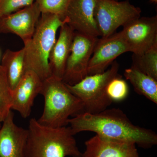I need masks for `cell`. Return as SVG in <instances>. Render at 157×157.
<instances>
[{
  "label": "cell",
  "instance_id": "7a4b0ae2",
  "mask_svg": "<svg viewBox=\"0 0 157 157\" xmlns=\"http://www.w3.org/2000/svg\"><path fill=\"white\" fill-rule=\"evenodd\" d=\"M28 130L25 157H81L70 127L45 126L32 118Z\"/></svg>",
  "mask_w": 157,
  "mask_h": 157
},
{
  "label": "cell",
  "instance_id": "8fae6325",
  "mask_svg": "<svg viewBox=\"0 0 157 157\" xmlns=\"http://www.w3.org/2000/svg\"><path fill=\"white\" fill-rule=\"evenodd\" d=\"M95 7L96 0H71L63 21L75 32L98 38Z\"/></svg>",
  "mask_w": 157,
  "mask_h": 157
},
{
  "label": "cell",
  "instance_id": "6da1fadb",
  "mask_svg": "<svg viewBox=\"0 0 157 157\" xmlns=\"http://www.w3.org/2000/svg\"><path fill=\"white\" fill-rule=\"evenodd\" d=\"M68 125L74 135L93 132L109 140L135 144L144 148L157 144L155 132L134 124L119 108H107L96 113H81L69 119Z\"/></svg>",
  "mask_w": 157,
  "mask_h": 157
},
{
  "label": "cell",
  "instance_id": "52a82bcc",
  "mask_svg": "<svg viewBox=\"0 0 157 157\" xmlns=\"http://www.w3.org/2000/svg\"><path fill=\"white\" fill-rule=\"evenodd\" d=\"M98 38L75 32L63 81L76 84L88 76V67Z\"/></svg>",
  "mask_w": 157,
  "mask_h": 157
},
{
  "label": "cell",
  "instance_id": "5b68a950",
  "mask_svg": "<svg viewBox=\"0 0 157 157\" xmlns=\"http://www.w3.org/2000/svg\"><path fill=\"white\" fill-rule=\"evenodd\" d=\"M119 65L117 61L103 73L88 75L76 84H66L71 93L83 104L84 112L100 113L107 109L112 104L106 93L109 81L118 76Z\"/></svg>",
  "mask_w": 157,
  "mask_h": 157
},
{
  "label": "cell",
  "instance_id": "d4e9b609",
  "mask_svg": "<svg viewBox=\"0 0 157 157\" xmlns=\"http://www.w3.org/2000/svg\"><path fill=\"white\" fill-rule=\"evenodd\" d=\"M0 57H1V51H0Z\"/></svg>",
  "mask_w": 157,
  "mask_h": 157
},
{
  "label": "cell",
  "instance_id": "4fadbf2b",
  "mask_svg": "<svg viewBox=\"0 0 157 157\" xmlns=\"http://www.w3.org/2000/svg\"><path fill=\"white\" fill-rule=\"evenodd\" d=\"M0 128V157H25L28 130L14 122L10 111Z\"/></svg>",
  "mask_w": 157,
  "mask_h": 157
},
{
  "label": "cell",
  "instance_id": "603a6c76",
  "mask_svg": "<svg viewBox=\"0 0 157 157\" xmlns=\"http://www.w3.org/2000/svg\"><path fill=\"white\" fill-rule=\"evenodd\" d=\"M150 1L152 3H154L155 4H157V0H150Z\"/></svg>",
  "mask_w": 157,
  "mask_h": 157
},
{
  "label": "cell",
  "instance_id": "3957f363",
  "mask_svg": "<svg viewBox=\"0 0 157 157\" xmlns=\"http://www.w3.org/2000/svg\"><path fill=\"white\" fill-rule=\"evenodd\" d=\"M40 94L44 97V110L38 122L45 126H67L71 116L84 112L82 102L71 93L63 80L51 76L42 81Z\"/></svg>",
  "mask_w": 157,
  "mask_h": 157
},
{
  "label": "cell",
  "instance_id": "5bb4252c",
  "mask_svg": "<svg viewBox=\"0 0 157 157\" xmlns=\"http://www.w3.org/2000/svg\"><path fill=\"white\" fill-rule=\"evenodd\" d=\"M81 157H140L135 144L109 140L96 135L85 143Z\"/></svg>",
  "mask_w": 157,
  "mask_h": 157
},
{
  "label": "cell",
  "instance_id": "484cf974",
  "mask_svg": "<svg viewBox=\"0 0 157 157\" xmlns=\"http://www.w3.org/2000/svg\"><path fill=\"white\" fill-rule=\"evenodd\" d=\"M115 1H118V0H115Z\"/></svg>",
  "mask_w": 157,
  "mask_h": 157
},
{
  "label": "cell",
  "instance_id": "cb8c5ba5",
  "mask_svg": "<svg viewBox=\"0 0 157 157\" xmlns=\"http://www.w3.org/2000/svg\"><path fill=\"white\" fill-rule=\"evenodd\" d=\"M1 126H2V124H1V123H0V128H1Z\"/></svg>",
  "mask_w": 157,
  "mask_h": 157
},
{
  "label": "cell",
  "instance_id": "30bf717a",
  "mask_svg": "<svg viewBox=\"0 0 157 157\" xmlns=\"http://www.w3.org/2000/svg\"><path fill=\"white\" fill-rule=\"evenodd\" d=\"M41 12L35 2L0 19V34L11 33L20 38L24 43L33 37Z\"/></svg>",
  "mask_w": 157,
  "mask_h": 157
},
{
  "label": "cell",
  "instance_id": "7c38bea8",
  "mask_svg": "<svg viewBox=\"0 0 157 157\" xmlns=\"http://www.w3.org/2000/svg\"><path fill=\"white\" fill-rule=\"evenodd\" d=\"M42 80L33 71L27 70L12 90L11 109L24 118L30 115L34 100L40 94Z\"/></svg>",
  "mask_w": 157,
  "mask_h": 157
},
{
  "label": "cell",
  "instance_id": "2e32d148",
  "mask_svg": "<svg viewBox=\"0 0 157 157\" xmlns=\"http://www.w3.org/2000/svg\"><path fill=\"white\" fill-rule=\"evenodd\" d=\"M124 76L139 94L157 104V80L141 72L134 66L126 69Z\"/></svg>",
  "mask_w": 157,
  "mask_h": 157
},
{
  "label": "cell",
  "instance_id": "44dd1931",
  "mask_svg": "<svg viewBox=\"0 0 157 157\" xmlns=\"http://www.w3.org/2000/svg\"><path fill=\"white\" fill-rule=\"evenodd\" d=\"M128 92L129 88L126 82L119 75L109 81L106 88L107 95L112 102L123 101L127 98Z\"/></svg>",
  "mask_w": 157,
  "mask_h": 157
},
{
  "label": "cell",
  "instance_id": "9a60e30c",
  "mask_svg": "<svg viewBox=\"0 0 157 157\" xmlns=\"http://www.w3.org/2000/svg\"><path fill=\"white\" fill-rule=\"evenodd\" d=\"M74 34L75 32L67 24H64L60 28L58 39L56 40L49 56L51 76L63 80Z\"/></svg>",
  "mask_w": 157,
  "mask_h": 157
},
{
  "label": "cell",
  "instance_id": "ac0fdd59",
  "mask_svg": "<svg viewBox=\"0 0 157 157\" xmlns=\"http://www.w3.org/2000/svg\"><path fill=\"white\" fill-rule=\"evenodd\" d=\"M132 66L157 80V44L145 52L132 56Z\"/></svg>",
  "mask_w": 157,
  "mask_h": 157
},
{
  "label": "cell",
  "instance_id": "d6986e66",
  "mask_svg": "<svg viewBox=\"0 0 157 157\" xmlns=\"http://www.w3.org/2000/svg\"><path fill=\"white\" fill-rule=\"evenodd\" d=\"M12 90L9 86L6 71L0 65V123L11 111Z\"/></svg>",
  "mask_w": 157,
  "mask_h": 157
},
{
  "label": "cell",
  "instance_id": "8992f818",
  "mask_svg": "<svg viewBox=\"0 0 157 157\" xmlns=\"http://www.w3.org/2000/svg\"><path fill=\"white\" fill-rule=\"evenodd\" d=\"M141 10L128 0H96L95 18L100 36L107 38L114 34L120 27L140 17Z\"/></svg>",
  "mask_w": 157,
  "mask_h": 157
},
{
  "label": "cell",
  "instance_id": "7402d4cb",
  "mask_svg": "<svg viewBox=\"0 0 157 157\" xmlns=\"http://www.w3.org/2000/svg\"><path fill=\"white\" fill-rule=\"evenodd\" d=\"M35 0H0V19L31 6Z\"/></svg>",
  "mask_w": 157,
  "mask_h": 157
},
{
  "label": "cell",
  "instance_id": "9c48e42d",
  "mask_svg": "<svg viewBox=\"0 0 157 157\" xmlns=\"http://www.w3.org/2000/svg\"><path fill=\"white\" fill-rule=\"evenodd\" d=\"M127 52L130 49L120 32L98 39L90 59L88 75L103 73L117 58Z\"/></svg>",
  "mask_w": 157,
  "mask_h": 157
},
{
  "label": "cell",
  "instance_id": "e0dca14e",
  "mask_svg": "<svg viewBox=\"0 0 157 157\" xmlns=\"http://www.w3.org/2000/svg\"><path fill=\"white\" fill-rule=\"evenodd\" d=\"M1 65L6 71L8 82L12 90L26 72L24 48L16 51L7 49L2 57Z\"/></svg>",
  "mask_w": 157,
  "mask_h": 157
},
{
  "label": "cell",
  "instance_id": "277c9868",
  "mask_svg": "<svg viewBox=\"0 0 157 157\" xmlns=\"http://www.w3.org/2000/svg\"><path fill=\"white\" fill-rule=\"evenodd\" d=\"M65 23L57 15L41 14L33 37L24 43L26 71H33L42 81L51 76L49 56L57 32Z\"/></svg>",
  "mask_w": 157,
  "mask_h": 157
},
{
  "label": "cell",
  "instance_id": "ffe728a7",
  "mask_svg": "<svg viewBox=\"0 0 157 157\" xmlns=\"http://www.w3.org/2000/svg\"><path fill=\"white\" fill-rule=\"evenodd\" d=\"M71 0H35L42 14L57 15L63 21Z\"/></svg>",
  "mask_w": 157,
  "mask_h": 157
},
{
  "label": "cell",
  "instance_id": "ba28073f",
  "mask_svg": "<svg viewBox=\"0 0 157 157\" xmlns=\"http://www.w3.org/2000/svg\"><path fill=\"white\" fill-rule=\"evenodd\" d=\"M130 52L140 54L157 44V16L140 17L120 32Z\"/></svg>",
  "mask_w": 157,
  "mask_h": 157
}]
</instances>
